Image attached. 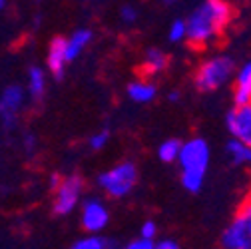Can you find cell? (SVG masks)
Here are the masks:
<instances>
[{"label":"cell","mask_w":251,"mask_h":249,"mask_svg":"<svg viewBox=\"0 0 251 249\" xmlns=\"http://www.w3.org/2000/svg\"><path fill=\"white\" fill-rule=\"evenodd\" d=\"M233 6L227 0H203L185 20L187 42L196 48L215 44L233 22Z\"/></svg>","instance_id":"cell-1"},{"label":"cell","mask_w":251,"mask_h":249,"mask_svg":"<svg viewBox=\"0 0 251 249\" xmlns=\"http://www.w3.org/2000/svg\"><path fill=\"white\" fill-rule=\"evenodd\" d=\"M176 162L179 164L181 185L187 192L198 194L203 188V181H205V175L209 170V162H211L209 144L203 138H190L187 142L181 144L179 155Z\"/></svg>","instance_id":"cell-2"},{"label":"cell","mask_w":251,"mask_h":249,"mask_svg":"<svg viewBox=\"0 0 251 249\" xmlns=\"http://www.w3.org/2000/svg\"><path fill=\"white\" fill-rule=\"evenodd\" d=\"M235 62L231 56L217 54L203 60L196 70L194 84L200 92H217L233 80Z\"/></svg>","instance_id":"cell-3"},{"label":"cell","mask_w":251,"mask_h":249,"mask_svg":"<svg viewBox=\"0 0 251 249\" xmlns=\"http://www.w3.org/2000/svg\"><path fill=\"white\" fill-rule=\"evenodd\" d=\"M138 168L134 162H118L110 170H104L98 177L96 183L98 188L112 199H122L126 196H130L138 183Z\"/></svg>","instance_id":"cell-4"},{"label":"cell","mask_w":251,"mask_h":249,"mask_svg":"<svg viewBox=\"0 0 251 249\" xmlns=\"http://www.w3.org/2000/svg\"><path fill=\"white\" fill-rule=\"evenodd\" d=\"M84 188L86 183L78 174L62 177L60 183L52 190L54 198H52V211L60 217H66L70 213L76 211V207H80L82 198H84Z\"/></svg>","instance_id":"cell-5"},{"label":"cell","mask_w":251,"mask_h":249,"mask_svg":"<svg viewBox=\"0 0 251 249\" xmlns=\"http://www.w3.org/2000/svg\"><path fill=\"white\" fill-rule=\"evenodd\" d=\"M219 245L222 249H251V205L243 201L224 229Z\"/></svg>","instance_id":"cell-6"},{"label":"cell","mask_w":251,"mask_h":249,"mask_svg":"<svg viewBox=\"0 0 251 249\" xmlns=\"http://www.w3.org/2000/svg\"><path fill=\"white\" fill-rule=\"evenodd\" d=\"M26 88L22 84H8L0 92V126L4 130H14L18 116L26 106Z\"/></svg>","instance_id":"cell-7"},{"label":"cell","mask_w":251,"mask_h":249,"mask_svg":"<svg viewBox=\"0 0 251 249\" xmlns=\"http://www.w3.org/2000/svg\"><path fill=\"white\" fill-rule=\"evenodd\" d=\"M110 224V209L100 198H86L80 203V225L86 233H102Z\"/></svg>","instance_id":"cell-8"},{"label":"cell","mask_w":251,"mask_h":249,"mask_svg":"<svg viewBox=\"0 0 251 249\" xmlns=\"http://www.w3.org/2000/svg\"><path fill=\"white\" fill-rule=\"evenodd\" d=\"M226 128L231 138L251 148V104L233 106L226 116Z\"/></svg>","instance_id":"cell-9"},{"label":"cell","mask_w":251,"mask_h":249,"mask_svg":"<svg viewBox=\"0 0 251 249\" xmlns=\"http://www.w3.org/2000/svg\"><path fill=\"white\" fill-rule=\"evenodd\" d=\"M68 60H66V40L62 36L52 38L46 54V72L52 74L56 80H60L66 72Z\"/></svg>","instance_id":"cell-10"},{"label":"cell","mask_w":251,"mask_h":249,"mask_svg":"<svg viewBox=\"0 0 251 249\" xmlns=\"http://www.w3.org/2000/svg\"><path fill=\"white\" fill-rule=\"evenodd\" d=\"M235 76V86H233V106H243L251 104V60L237 68Z\"/></svg>","instance_id":"cell-11"},{"label":"cell","mask_w":251,"mask_h":249,"mask_svg":"<svg viewBox=\"0 0 251 249\" xmlns=\"http://www.w3.org/2000/svg\"><path fill=\"white\" fill-rule=\"evenodd\" d=\"M26 94L34 102L42 100L48 90V72L42 66H30L26 74Z\"/></svg>","instance_id":"cell-12"},{"label":"cell","mask_w":251,"mask_h":249,"mask_svg":"<svg viewBox=\"0 0 251 249\" xmlns=\"http://www.w3.org/2000/svg\"><path fill=\"white\" fill-rule=\"evenodd\" d=\"M64 40H66V60H68V64H70V62L78 60L84 54V50L92 44L94 32H92L90 28H78V30H74V32L68 38H64Z\"/></svg>","instance_id":"cell-13"},{"label":"cell","mask_w":251,"mask_h":249,"mask_svg":"<svg viewBox=\"0 0 251 249\" xmlns=\"http://www.w3.org/2000/svg\"><path fill=\"white\" fill-rule=\"evenodd\" d=\"M128 98L134 102V104H150L155 100L158 96V86H155L151 80H146V78H138V80H132L128 84Z\"/></svg>","instance_id":"cell-14"},{"label":"cell","mask_w":251,"mask_h":249,"mask_svg":"<svg viewBox=\"0 0 251 249\" xmlns=\"http://www.w3.org/2000/svg\"><path fill=\"white\" fill-rule=\"evenodd\" d=\"M170 64V56L162 50V48H148L144 54V62H142V68L146 76H155V74H162Z\"/></svg>","instance_id":"cell-15"},{"label":"cell","mask_w":251,"mask_h":249,"mask_svg":"<svg viewBox=\"0 0 251 249\" xmlns=\"http://www.w3.org/2000/svg\"><path fill=\"white\" fill-rule=\"evenodd\" d=\"M226 153L233 164H251V148L235 138H231L226 146Z\"/></svg>","instance_id":"cell-16"},{"label":"cell","mask_w":251,"mask_h":249,"mask_svg":"<svg viewBox=\"0 0 251 249\" xmlns=\"http://www.w3.org/2000/svg\"><path fill=\"white\" fill-rule=\"evenodd\" d=\"M179 148H181V142L176 140V138H170V140H164L160 146H158V158L164 162V164H174L179 155Z\"/></svg>","instance_id":"cell-17"},{"label":"cell","mask_w":251,"mask_h":249,"mask_svg":"<svg viewBox=\"0 0 251 249\" xmlns=\"http://www.w3.org/2000/svg\"><path fill=\"white\" fill-rule=\"evenodd\" d=\"M70 249H106V239L100 233H88L80 239H76Z\"/></svg>","instance_id":"cell-18"},{"label":"cell","mask_w":251,"mask_h":249,"mask_svg":"<svg viewBox=\"0 0 251 249\" xmlns=\"http://www.w3.org/2000/svg\"><path fill=\"white\" fill-rule=\"evenodd\" d=\"M168 38H170V42H174V44H179V42H183V40L187 38L185 20L177 18V20L172 22V26H170V30H168Z\"/></svg>","instance_id":"cell-19"},{"label":"cell","mask_w":251,"mask_h":249,"mask_svg":"<svg viewBox=\"0 0 251 249\" xmlns=\"http://www.w3.org/2000/svg\"><path fill=\"white\" fill-rule=\"evenodd\" d=\"M108 142H110V132L108 130H100V132L92 134L88 138V148L92 151H100V149H104L108 146Z\"/></svg>","instance_id":"cell-20"},{"label":"cell","mask_w":251,"mask_h":249,"mask_svg":"<svg viewBox=\"0 0 251 249\" xmlns=\"http://www.w3.org/2000/svg\"><path fill=\"white\" fill-rule=\"evenodd\" d=\"M138 18H140V12H138V8H136V6H132V4L122 6V10H120V20H122L124 24L132 26Z\"/></svg>","instance_id":"cell-21"},{"label":"cell","mask_w":251,"mask_h":249,"mask_svg":"<svg viewBox=\"0 0 251 249\" xmlns=\"http://www.w3.org/2000/svg\"><path fill=\"white\" fill-rule=\"evenodd\" d=\"M22 148H24V151H26L28 155H32V153L38 149V138H36L32 132L24 134V138H22Z\"/></svg>","instance_id":"cell-22"},{"label":"cell","mask_w":251,"mask_h":249,"mask_svg":"<svg viewBox=\"0 0 251 249\" xmlns=\"http://www.w3.org/2000/svg\"><path fill=\"white\" fill-rule=\"evenodd\" d=\"M140 235L146 239H155V235H158V225H155V222H151V220L144 222L140 227Z\"/></svg>","instance_id":"cell-23"},{"label":"cell","mask_w":251,"mask_h":249,"mask_svg":"<svg viewBox=\"0 0 251 249\" xmlns=\"http://www.w3.org/2000/svg\"><path fill=\"white\" fill-rule=\"evenodd\" d=\"M153 241L155 239H146V237H136V239H132L128 245H126V249H151L153 247Z\"/></svg>","instance_id":"cell-24"},{"label":"cell","mask_w":251,"mask_h":249,"mask_svg":"<svg viewBox=\"0 0 251 249\" xmlns=\"http://www.w3.org/2000/svg\"><path fill=\"white\" fill-rule=\"evenodd\" d=\"M151 249H179V243L174 239H160V241H153Z\"/></svg>","instance_id":"cell-25"},{"label":"cell","mask_w":251,"mask_h":249,"mask_svg":"<svg viewBox=\"0 0 251 249\" xmlns=\"http://www.w3.org/2000/svg\"><path fill=\"white\" fill-rule=\"evenodd\" d=\"M60 179H62V177H60V174H52V175H50V188H52V190H54L56 185L60 183Z\"/></svg>","instance_id":"cell-26"},{"label":"cell","mask_w":251,"mask_h":249,"mask_svg":"<svg viewBox=\"0 0 251 249\" xmlns=\"http://www.w3.org/2000/svg\"><path fill=\"white\" fill-rule=\"evenodd\" d=\"M179 98H181V94H179L177 90H174V92H170V94H168V100L170 102H179Z\"/></svg>","instance_id":"cell-27"},{"label":"cell","mask_w":251,"mask_h":249,"mask_svg":"<svg viewBox=\"0 0 251 249\" xmlns=\"http://www.w3.org/2000/svg\"><path fill=\"white\" fill-rule=\"evenodd\" d=\"M245 203L251 205V190H249V194H247V198H245Z\"/></svg>","instance_id":"cell-28"},{"label":"cell","mask_w":251,"mask_h":249,"mask_svg":"<svg viewBox=\"0 0 251 249\" xmlns=\"http://www.w3.org/2000/svg\"><path fill=\"white\" fill-rule=\"evenodd\" d=\"M4 6H6V0H0V12L4 10Z\"/></svg>","instance_id":"cell-29"},{"label":"cell","mask_w":251,"mask_h":249,"mask_svg":"<svg viewBox=\"0 0 251 249\" xmlns=\"http://www.w3.org/2000/svg\"><path fill=\"white\" fill-rule=\"evenodd\" d=\"M166 4H176V2H179V0H164Z\"/></svg>","instance_id":"cell-30"}]
</instances>
